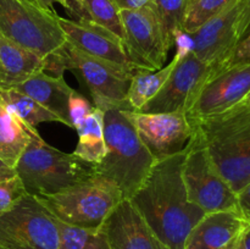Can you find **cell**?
I'll list each match as a JSON object with an SVG mask.
<instances>
[{"instance_id":"1","label":"cell","mask_w":250,"mask_h":249,"mask_svg":"<svg viewBox=\"0 0 250 249\" xmlns=\"http://www.w3.org/2000/svg\"><path fill=\"white\" fill-rule=\"evenodd\" d=\"M186 150L156 161L131 198L146 224L168 249H185L188 234L205 215L204 210L188 200L182 178Z\"/></svg>"},{"instance_id":"2","label":"cell","mask_w":250,"mask_h":249,"mask_svg":"<svg viewBox=\"0 0 250 249\" xmlns=\"http://www.w3.org/2000/svg\"><path fill=\"white\" fill-rule=\"evenodd\" d=\"M220 175L238 193L250 182V105L192 124Z\"/></svg>"},{"instance_id":"3","label":"cell","mask_w":250,"mask_h":249,"mask_svg":"<svg viewBox=\"0 0 250 249\" xmlns=\"http://www.w3.org/2000/svg\"><path fill=\"white\" fill-rule=\"evenodd\" d=\"M104 138L106 153L93 173L116 183L124 199H131L143 185L155 160L139 138L126 110H104Z\"/></svg>"},{"instance_id":"4","label":"cell","mask_w":250,"mask_h":249,"mask_svg":"<svg viewBox=\"0 0 250 249\" xmlns=\"http://www.w3.org/2000/svg\"><path fill=\"white\" fill-rule=\"evenodd\" d=\"M16 175L32 195L61 192L93 176V167L75 154H67L46 143L37 129L15 165Z\"/></svg>"},{"instance_id":"5","label":"cell","mask_w":250,"mask_h":249,"mask_svg":"<svg viewBox=\"0 0 250 249\" xmlns=\"http://www.w3.org/2000/svg\"><path fill=\"white\" fill-rule=\"evenodd\" d=\"M55 219L81 228L102 227L124 199L116 183L93 173L87 180L49 195H36Z\"/></svg>"},{"instance_id":"6","label":"cell","mask_w":250,"mask_h":249,"mask_svg":"<svg viewBox=\"0 0 250 249\" xmlns=\"http://www.w3.org/2000/svg\"><path fill=\"white\" fill-rule=\"evenodd\" d=\"M0 34L42 58L66 43L59 15L31 0H0Z\"/></svg>"},{"instance_id":"7","label":"cell","mask_w":250,"mask_h":249,"mask_svg":"<svg viewBox=\"0 0 250 249\" xmlns=\"http://www.w3.org/2000/svg\"><path fill=\"white\" fill-rule=\"evenodd\" d=\"M249 28L250 0H232L198 31L188 36L190 49L200 60L212 66L214 76L227 67L234 49L248 34Z\"/></svg>"},{"instance_id":"8","label":"cell","mask_w":250,"mask_h":249,"mask_svg":"<svg viewBox=\"0 0 250 249\" xmlns=\"http://www.w3.org/2000/svg\"><path fill=\"white\" fill-rule=\"evenodd\" d=\"M182 178L188 200L205 212L239 210L237 194L216 170L204 141L195 129L186 150Z\"/></svg>"},{"instance_id":"9","label":"cell","mask_w":250,"mask_h":249,"mask_svg":"<svg viewBox=\"0 0 250 249\" xmlns=\"http://www.w3.org/2000/svg\"><path fill=\"white\" fill-rule=\"evenodd\" d=\"M0 247L5 249H59L56 219L36 195L26 193L0 216Z\"/></svg>"},{"instance_id":"10","label":"cell","mask_w":250,"mask_h":249,"mask_svg":"<svg viewBox=\"0 0 250 249\" xmlns=\"http://www.w3.org/2000/svg\"><path fill=\"white\" fill-rule=\"evenodd\" d=\"M72 62V71H77L92 93L94 106L100 110H133L127 102V90L134 71L110 61L94 58L75 46L65 43Z\"/></svg>"},{"instance_id":"11","label":"cell","mask_w":250,"mask_h":249,"mask_svg":"<svg viewBox=\"0 0 250 249\" xmlns=\"http://www.w3.org/2000/svg\"><path fill=\"white\" fill-rule=\"evenodd\" d=\"M126 115L155 163L185 151L194 133L186 111L148 114L126 110Z\"/></svg>"},{"instance_id":"12","label":"cell","mask_w":250,"mask_h":249,"mask_svg":"<svg viewBox=\"0 0 250 249\" xmlns=\"http://www.w3.org/2000/svg\"><path fill=\"white\" fill-rule=\"evenodd\" d=\"M121 19L125 49L137 70L156 71L164 67L170 49L150 2L139 9L121 10Z\"/></svg>"},{"instance_id":"13","label":"cell","mask_w":250,"mask_h":249,"mask_svg":"<svg viewBox=\"0 0 250 249\" xmlns=\"http://www.w3.org/2000/svg\"><path fill=\"white\" fill-rule=\"evenodd\" d=\"M250 92V63L229 66L207 81L186 107L190 124L222 114Z\"/></svg>"},{"instance_id":"14","label":"cell","mask_w":250,"mask_h":249,"mask_svg":"<svg viewBox=\"0 0 250 249\" xmlns=\"http://www.w3.org/2000/svg\"><path fill=\"white\" fill-rule=\"evenodd\" d=\"M212 66L200 60L190 48L183 53L160 92L143 105L141 112L186 111L193 95L211 77Z\"/></svg>"},{"instance_id":"15","label":"cell","mask_w":250,"mask_h":249,"mask_svg":"<svg viewBox=\"0 0 250 249\" xmlns=\"http://www.w3.org/2000/svg\"><path fill=\"white\" fill-rule=\"evenodd\" d=\"M59 23L66 36V42L78 50L102 60L137 70L125 49L124 41L105 27L89 19L70 20L59 16Z\"/></svg>"},{"instance_id":"16","label":"cell","mask_w":250,"mask_h":249,"mask_svg":"<svg viewBox=\"0 0 250 249\" xmlns=\"http://www.w3.org/2000/svg\"><path fill=\"white\" fill-rule=\"evenodd\" d=\"M110 249H168L131 199H122L102 225Z\"/></svg>"},{"instance_id":"17","label":"cell","mask_w":250,"mask_h":249,"mask_svg":"<svg viewBox=\"0 0 250 249\" xmlns=\"http://www.w3.org/2000/svg\"><path fill=\"white\" fill-rule=\"evenodd\" d=\"M247 222L241 210L205 212L188 234L185 249H225L241 236Z\"/></svg>"},{"instance_id":"18","label":"cell","mask_w":250,"mask_h":249,"mask_svg":"<svg viewBox=\"0 0 250 249\" xmlns=\"http://www.w3.org/2000/svg\"><path fill=\"white\" fill-rule=\"evenodd\" d=\"M14 88L31 97L49 111L56 115L60 119L61 124L73 128L70 117L68 102H70L71 95L76 90L67 84L63 76L54 77L41 71Z\"/></svg>"},{"instance_id":"19","label":"cell","mask_w":250,"mask_h":249,"mask_svg":"<svg viewBox=\"0 0 250 249\" xmlns=\"http://www.w3.org/2000/svg\"><path fill=\"white\" fill-rule=\"evenodd\" d=\"M44 68V58L0 34V89H9Z\"/></svg>"},{"instance_id":"20","label":"cell","mask_w":250,"mask_h":249,"mask_svg":"<svg viewBox=\"0 0 250 249\" xmlns=\"http://www.w3.org/2000/svg\"><path fill=\"white\" fill-rule=\"evenodd\" d=\"M0 98V159L15 167L20 155L31 141V129Z\"/></svg>"},{"instance_id":"21","label":"cell","mask_w":250,"mask_h":249,"mask_svg":"<svg viewBox=\"0 0 250 249\" xmlns=\"http://www.w3.org/2000/svg\"><path fill=\"white\" fill-rule=\"evenodd\" d=\"M183 49H185L183 46H180L173 55L171 62L159 70L148 71L138 68L134 71L131 84L127 90V102L129 103L132 109L137 111L141 110L146 103H148L151 98H154L160 92L163 85L172 73L175 66L177 65Z\"/></svg>"},{"instance_id":"22","label":"cell","mask_w":250,"mask_h":249,"mask_svg":"<svg viewBox=\"0 0 250 249\" xmlns=\"http://www.w3.org/2000/svg\"><path fill=\"white\" fill-rule=\"evenodd\" d=\"M76 131L78 133V144L73 154L89 165L99 164L106 153L104 111L94 106L93 111L85 117Z\"/></svg>"},{"instance_id":"23","label":"cell","mask_w":250,"mask_h":249,"mask_svg":"<svg viewBox=\"0 0 250 249\" xmlns=\"http://www.w3.org/2000/svg\"><path fill=\"white\" fill-rule=\"evenodd\" d=\"M0 98L24 124L36 128L42 122H60L56 115L15 88L0 89Z\"/></svg>"},{"instance_id":"24","label":"cell","mask_w":250,"mask_h":249,"mask_svg":"<svg viewBox=\"0 0 250 249\" xmlns=\"http://www.w3.org/2000/svg\"><path fill=\"white\" fill-rule=\"evenodd\" d=\"M189 4L190 0H150L170 50L183 33V23Z\"/></svg>"},{"instance_id":"25","label":"cell","mask_w":250,"mask_h":249,"mask_svg":"<svg viewBox=\"0 0 250 249\" xmlns=\"http://www.w3.org/2000/svg\"><path fill=\"white\" fill-rule=\"evenodd\" d=\"M59 229V249H110L102 227L81 228L63 224L56 219Z\"/></svg>"},{"instance_id":"26","label":"cell","mask_w":250,"mask_h":249,"mask_svg":"<svg viewBox=\"0 0 250 249\" xmlns=\"http://www.w3.org/2000/svg\"><path fill=\"white\" fill-rule=\"evenodd\" d=\"M83 6L88 19L111 31L124 41L121 10L114 0H83Z\"/></svg>"},{"instance_id":"27","label":"cell","mask_w":250,"mask_h":249,"mask_svg":"<svg viewBox=\"0 0 250 249\" xmlns=\"http://www.w3.org/2000/svg\"><path fill=\"white\" fill-rule=\"evenodd\" d=\"M232 0H193L188 6L183 33L190 36L211 17L219 14Z\"/></svg>"},{"instance_id":"28","label":"cell","mask_w":250,"mask_h":249,"mask_svg":"<svg viewBox=\"0 0 250 249\" xmlns=\"http://www.w3.org/2000/svg\"><path fill=\"white\" fill-rule=\"evenodd\" d=\"M27 193L19 176L0 182V216L16 205V203Z\"/></svg>"},{"instance_id":"29","label":"cell","mask_w":250,"mask_h":249,"mask_svg":"<svg viewBox=\"0 0 250 249\" xmlns=\"http://www.w3.org/2000/svg\"><path fill=\"white\" fill-rule=\"evenodd\" d=\"M68 109H70V117L73 129H76L84 121L85 117L93 111L94 105L90 104V102L84 95L75 92L71 95L70 102H68Z\"/></svg>"},{"instance_id":"30","label":"cell","mask_w":250,"mask_h":249,"mask_svg":"<svg viewBox=\"0 0 250 249\" xmlns=\"http://www.w3.org/2000/svg\"><path fill=\"white\" fill-rule=\"evenodd\" d=\"M34 1L39 6L48 10H54L53 4L58 2V4H60L61 6L67 10L71 16L77 17V20L88 19L87 14L84 11V6H83V0H34Z\"/></svg>"},{"instance_id":"31","label":"cell","mask_w":250,"mask_h":249,"mask_svg":"<svg viewBox=\"0 0 250 249\" xmlns=\"http://www.w3.org/2000/svg\"><path fill=\"white\" fill-rule=\"evenodd\" d=\"M241 63H250V32L236 46L227 67L233 65H241Z\"/></svg>"},{"instance_id":"32","label":"cell","mask_w":250,"mask_h":249,"mask_svg":"<svg viewBox=\"0 0 250 249\" xmlns=\"http://www.w3.org/2000/svg\"><path fill=\"white\" fill-rule=\"evenodd\" d=\"M237 199H238V208L243 216L247 220H250V182L241 192L237 193Z\"/></svg>"},{"instance_id":"33","label":"cell","mask_w":250,"mask_h":249,"mask_svg":"<svg viewBox=\"0 0 250 249\" xmlns=\"http://www.w3.org/2000/svg\"><path fill=\"white\" fill-rule=\"evenodd\" d=\"M120 10H134L143 7L150 2V0H114Z\"/></svg>"},{"instance_id":"34","label":"cell","mask_w":250,"mask_h":249,"mask_svg":"<svg viewBox=\"0 0 250 249\" xmlns=\"http://www.w3.org/2000/svg\"><path fill=\"white\" fill-rule=\"evenodd\" d=\"M16 176V170L15 167L10 166L9 164L5 163L2 159H0V182L5 180H9V178Z\"/></svg>"},{"instance_id":"35","label":"cell","mask_w":250,"mask_h":249,"mask_svg":"<svg viewBox=\"0 0 250 249\" xmlns=\"http://www.w3.org/2000/svg\"><path fill=\"white\" fill-rule=\"evenodd\" d=\"M241 243L243 249H250V221L247 222L243 232L241 234Z\"/></svg>"},{"instance_id":"36","label":"cell","mask_w":250,"mask_h":249,"mask_svg":"<svg viewBox=\"0 0 250 249\" xmlns=\"http://www.w3.org/2000/svg\"><path fill=\"white\" fill-rule=\"evenodd\" d=\"M225 249H243V248H242V243H241V236H239L238 238L236 239V241L232 242L229 246H227Z\"/></svg>"},{"instance_id":"37","label":"cell","mask_w":250,"mask_h":249,"mask_svg":"<svg viewBox=\"0 0 250 249\" xmlns=\"http://www.w3.org/2000/svg\"><path fill=\"white\" fill-rule=\"evenodd\" d=\"M237 105H250V92H249V94L247 95V97L244 98V99L242 100V102L239 103V104H237Z\"/></svg>"},{"instance_id":"38","label":"cell","mask_w":250,"mask_h":249,"mask_svg":"<svg viewBox=\"0 0 250 249\" xmlns=\"http://www.w3.org/2000/svg\"><path fill=\"white\" fill-rule=\"evenodd\" d=\"M0 249H5V248H2V247H0Z\"/></svg>"},{"instance_id":"39","label":"cell","mask_w":250,"mask_h":249,"mask_svg":"<svg viewBox=\"0 0 250 249\" xmlns=\"http://www.w3.org/2000/svg\"><path fill=\"white\" fill-rule=\"evenodd\" d=\"M31 1H34V0H31ZM34 2H36V1H34Z\"/></svg>"},{"instance_id":"40","label":"cell","mask_w":250,"mask_h":249,"mask_svg":"<svg viewBox=\"0 0 250 249\" xmlns=\"http://www.w3.org/2000/svg\"><path fill=\"white\" fill-rule=\"evenodd\" d=\"M249 32H250V28H249ZM249 32H248V33H249Z\"/></svg>"},{"instance_id":"41","label":"cell","mask_w":250,"mask_h":249,"mask_svg":"<svg viewBox=\"0 0 250 249\" xmlns=\"http://www.w3.org/2000/svg\"><path fill=\"white\" fill-rule=\"evenodd\" d=\"M190 1H193V0H190Z\"/></svg>"},{"instance_id":"42","label":"cell","mask_w":250,"mask_h":249,"mask_svg":"<svg viewBox=\"0 0 250 249\" xmlns=\"http://www.w3.org/2000/svg\"><path fill=\"white\" fill-rule=\"evenodd\" d=\"M249 221H250V220H249Z\"/></svg>"}]
</instances>
